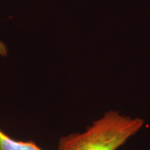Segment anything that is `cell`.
Here are the masks:
<instances>
[{
    "label": "cell",
    "instance_id": "6da1fadb",
    "mask_svg": "<svg viewBox=\"0 0 150 150\" xmlns=\"http://www.w3.org/2000/svg\"><path fill=\"white\" fill-rule=\"evenodd\" d=\"M144 124L140 117L108 110L83 132L62 136L59 150H117L139 132Z\"/></svg>",
    "mask_w": 150,
    "mask_h": 150
},
{
    "label": "cell",
    "instance_id": "7a4b0ae2",
    "mask_svg": "<svg viewBox=\"0 0 150 150\" xmlns=\"http://www.w3.org/2000/svg\"><path fill=\"white\" fill-rule=\"evenodd\" d=\"M0 150H42L32 141H17L0 129Z\"/></svg>",
    "mask_w": 150,
    "mask_h": 150
},
{
    "label": "cell",
    "instance_id": "3957f363",
    "mask_svg": "<svg viewBox=\"0 0 150 150\" xmlns=\"http://www.w3.org/2000/svg\"><path fill=\"white\" fill-rule=\"evenodd\" d=\"M7 54V49L6 47L3 42L0 41V55L4 56Z\"/></svg>",
    "mask_w": 150,
    "mask_h": 150
}]
</instances>
